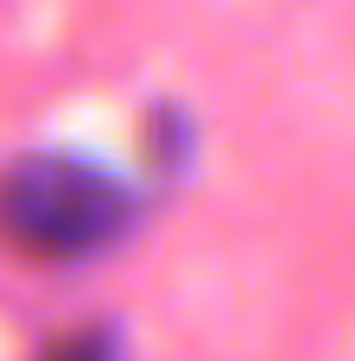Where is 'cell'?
Returning a JSON list of instances; mask_svg holds the SVG:
<instances>
[{
	"mask_svg": "<svg viewBox=\"0 0 355 361\" xmlns=\"http://www.w3.org/2000/svg\"><path fill=\"white\" fill-rule=\"evenodd\" d=\"M133 222V190L76 152H25L0 165V247L32 267H83Z\"/></svg>",
	"mask_w": 355,
	"mask_h": 361,
	"instance_id": "cell-1",
	"label": "cell"
},
{
	"mask_svg": "<svg viewBox=\"0 0 355 361\" xmlns=\"http://www.w3.org/2000/svg\"><path fill=\"white\" fill-rule=\"evenodd\" d=\"M38 361H121V349H114L108 330H70V336H57Z\"/></svg>",
	"mask_w": 355,
	"mask_h": 361,
	"instance_id": "cell-2",
	"label": "cell"
}]
</instances>
